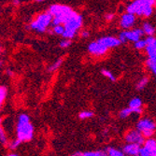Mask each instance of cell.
I'll list each match as a JSON object with an SVG mask.
<instances>
[{
    "label": "cell",
    "instance_id": "cell-1",
    "mask_svg": "<svg viewBox=\"0 0 156 156\" xmlns=\"http://www.w3.org/2000/svg\"><path fill=\"white\" fill-rule=\"evenodd\" d=\"M155 0H136L126 8V13L143 17H150L153 12Z\"/></svg>",
    "mask_w": 156,
    "mask_h": 156
},
{
    "label": "cell",
    "instance_id": "cell-2",
    "mask_svg": "<svg viewBox=\"0 0 156 156\" xmlns=\"http://www.w3.org/2000/svg\"><path fill=\"white\" fill-rule=\"evenodd\" d=\"M17 139L21 142L30 141L34 136V126L30 122V118L27 114H21L18 118L17 123Z\"/></svg>",
    "mask_w": 156,
    "mask_h": 156
},
{
    "label": "cell",
    "instance_id": "cell-3",
    "mask_svg": "<svg viewBox=\"0 0 156 156\" xmlns=\"http://www.w3.org/2000/svg\"><path fill=\"white\" fill-rule=\"evenodd\" d=\"M73 11L74 10L71 8L66 5H51L48 11L52 17L51 24L52 26L63 25L66 23V21L70 17V15L73 13Z\"/></svg>",
    "mask_w": 156,
    "mask_h": 156
},
{
    "label": "cell",
    "instance_id": "cell-4",
    "mask_svg": "<svg viewBox=\"0 0 156 156\" xmlns=\"http://www.w3.org/2000/svg\"><path fill=\"white\" fill-rule=\"evenodd\" d=\"M82 22L83 21H82L81 15H80L76 11H73V13L70 15V17L63 24L65 30H64V34L62 37L65 39H70V40L74 38L78 30L82 25Z\"/></svg>",
    "mask_w": 156,
    "mask_h": 156
},
{
    "label": "cell",
    "instance_id": "cell-5",
    "mask_svg": "<svg viewBox=\"0 0 156 156\" xmlns=\"http://www.w3.org/2000/svg\"><path fill=\"white\" fill-rule=\"evenodd\" d=\"M51 20L52 17L48 11L41 13L31 23L30 27L32 30H35L38 33H44L48 29V27L51 25Z\"/></svg>",
    "mask_w": 156,
    "mask_h": 156
},
{
    "label": "cell",
    "instance_id": "cell-6",
    "mask_svg": "<svg viewBox=\"0 0 156 156\" xmlns=\"http://www.w3.org/2000/svg\"><path fill=\"white\" fill-rule=\"evenodd\" d=\"M136 130L145 138H151L155 131V122L149 118H144L136 123Z\"/></svg>",
    "mask_w": 156,
    "mask_h": 156
},
{
    "label": "cell",
    "instance_id": "cell-7",
    "mask_svg": "<svg viewBox=\"0 0 156 156\" xmlns=\"http://www.w3.org/2000/svg\"><path fill=\"white\" fill-rule=\"evenodd\" d=\"M125 140L128 144H136L138 146L143 145L145 138L137 130H131L125 136Z\"/></svg>",
    "mask_w": 156,
    "mask_h": 156
},
{
    "label": "cell",
    "instance_id": "cell-8",
    "mask_svg": "<svg viewBox=\"0 0 156 156\" xmlns=\"http://www.w3.org/2000/svg\"><path fill=\"white\" fill-rule=\"evenodd\" d=\"M97 42L102 44L103 46H105L108 50L109 48L118 47L122 44L120 42V40L118 39V37H103L99 38L97 40Z\"/></svg>",
    "mask_w": 156,
    "mask_h": 156
},
{
    "label": "cell",
    "instance_id": "cell-9",
    "mask_svg": "<svg viewBox=\"0 0 156 156\" xmlns=\"http://www.w3.org/2000/svg\"><path fill=\"white\" fill-rule=\"evenodd\" d=\"M136 23V16L130 13H124L122 15L120 20V25L123 29H130Z\"/></svg>",
    "mask_w": 156,
    "mask_h": 156
},
{
    "label": "cell",
    "instance_id": "cell-10",
    "mask_svg": "<svg viewBox=\"0 0 156 156\" xmlns=\"http://www.w3.org/2000/svg\"><path fill=\"white\" fill-rule=\"evenodd\" d=\"M88 51L90 53H92L94 55L101 56V55H104L105 53H107L108 49L105 46H103L102 44L98 43L97 41H94L88 46Z\"/></svg>",
    "mask_w": 156,
    "mask_h": 156
},
{
    "label": "cell",
    "instance_id": "cell-11",
    "mask_svg": "<svg viewBox=\"0 0 156 156\" xmlns=\"http://www.w3.org/2000/svg\"><path fill=\"white\" fill-rule=\"evenodd\" d=\"M123 34H124L126 41L130 40L133 42L138 41L140 37L144 35L141 28H136V29H133V30H126V31H123Z\"/></svg>",
    "mask_w": 156,
    "mask_h": 156
},
{
    "label": "cell",
    "instance_id": "cell-12",
    "mask_svg": "<svg viewBox=\"0 0 156 156\" xmlns=\"http://www.w3.org/2000/svg\"><path fill=\"white\" fill-rule=\"evenodd\" d=\"M140 146L136 145V144H126L123 149H122V152L125 155H129V156H138L139 153V150H140Z\"/></svg>",
    "mask_w": 156,
    "mask_h": 156
},
{
    "label": "cell",
    "instance_id": "cell-13",
    "mask_svg": "<svg viewBox=\"0 0 156 156\" xmlns=\"http://www.w3.org/2000/svg\"><path fill=\"white\" fill-rule=\"evenodd\" d=\"M143 145V148H145L148 151L151 156H156V141L154 138H148L147 140H145Z\"/></svg>",
    "mask_w": 156,
    "mask_h": 156
},
{
    "label": "cell",
    "instance_id": "cell-14",
    "mask_svg": "<svg viewBox=\"0 0 156 156\" xmlns=\"http://www.w3.org/2000/svg\"><path fill=\"white\" fill-rule=\"evenodd\" d=\"M142 101H141L140 98H133L132 100L129 102V108L132 110V112H135V113H141L142 112Z\"/></svg>",
    "mask_w": 156,
    "mask_h": 156
},
{
    "label": "cell",
    "instance_id": "cell-15",
    "mask_svg": "<svg viewBox=\"0 0 156 156\" xmlns=\"http://www.w3.org/2000/svg\"><path fill=\"white\" fill-rule=\"evenodd\" d=\"M145 50L149 56V59L156 60V41L152 42L151 44L146 45Z\"/></svg>",
    "mask_w": 156,
    "mask_h": 156
},
{
    "label": "cell",
    "instance_id": "cell-16",
    "mask_svg": "<svg viewBox=\"0 0 156 156\" xmlns=\"http://www.w3.org/2000/svg\"><path fill=\"white\" fill-rule=\"evenodd\" d=\"M143 31L144 34L148 35L149 37H153L154 36V33H155V28L148 22H145L143 23V27L141 28Z\"/></svg>",
    "mask_w": 156,
    "mask_h": 156
},
{
    "label": "cell",
    "instance_id": "cell-17",
    "mask_svg": "<svg viewBox=\"0 0 156 156\" xmlns=\"http://www.w3.org/2000/svg\"><path fill=\"white\" fill-rule=\"evenodd\" d=\"M105 153H106L108 156H126L122 151L117 150V149H115V148H112V147L107 148Z\"/></svg>",
    "mask_w": 156,
    "mask_h": 156
},
{
    "label": "cell",
    "instance_id": "cell-18",
    "mask_svg": "<svg viewBox=\"0 0 156 156\" xmlns=\"http://www.w3.org/2000/svg\"><path fill=\"white\" fill-rule=\"evenodd\" d=\"M148 82H149V78H147V77L142 78V79H141V80L136 83V90H138V91L143 90V89L147 86Z\"/></svg>",
    "mask_w": 156,
    "mask_h": 156
},
{
    "label": "cell",
    "instance_id": "cell-19",
    "mask_svg": "<svg viewBox=\"0 0 156 156\" xmlns=\"http://www.w3.org/2000/svg\"><path fill=\"white\" fill-rule=\"evenodd\" d=\"M149 69L151 71V73L153 75L156 74V60H152V59H148L146 62Z\"/></svg>",
    "mask_w": 156,
    "mask_h": 156
},
{
    "label": "cell",
    "instance_id": "cell-20",
    "mask_svg": "<svg viewBox=\"0 0 156 156\" xmlns=\"http://www.w3.org/2000/svg\"><path fill=\"white\" fill-rule=\"evenodd\" d=\"M63 59H58L57 61H55L50 67H49V71L50 72H53V71H56V70H57L61 66H62V64H63Z\"/></svg>",
    "mask_w": 156,
    "mask_h": 156
},
{
    "label": "cell",
    "instance_id": "cell-21",
    "mask_svg": "<svg viewBox=\"0 0 156 156\" xmlns=\"http://www.w3.org/2000/svg\"><path fill=\"white\" fill-rule=\"evenodd\" d=\"M7 93H8V90L5 86H0V108L2 107V104L7 96Z\"/></svg>",
    "mask_w": 156,
    "mask_h": 156
},
{
    "label": "cell",
    "instance_id": "cell-22",
    "mask_svg": "<svg viewBox=\"0 0 156 156\" xmlns=\"http://www.w3.org/2000/svg\"><path fill=\"white\" fill-rule=\"evenodd\" d=\"M132 110L129 108H123V109H122L121 111H120V113H119V116H120V118H122V119H125V118H127L128 116H130L131 114H132Z\"/></svg>",
    "mask_w": 156,
    "mask_h": 156
},
{
    "label": "cell",
    "instance_id": "cell-23",
    "mask_svg": "<svg viewBox=\"0 0 156 156\" xmlns=\"http://www.w3.org/2000/svg\"><path fill=\"white\" fill-rule=\"evenodd\" d=\"M94 112L91 111V110H84L82 112H80L79 114V117L80 119L83 120V119H89V118H92L94 116Z\"/></svg>",
    "mask_w": 156,
    "mask_h": 156
},
{
    "label": "cell",
    "instance_id": "cell-24",
    "mask_svg": "<svg viewBox=\"0 0 156 156\" xmlns=\"http://www.w3.org/2000/svg\"><path fill=\"white\" fill-rule=\"evenodd\" d=\"M64 26L63 25H57V26H52V32L55 35L58 36H63L64 34Z\"/></svg>",
    "mask_w": 156,
    "mask_h": 156
},
{
    "label": "cell",
    "instance_id": "cell-25",
    "mask_svg": "<svg viewBox=\"0 0 156 156\" xmlns=\"http://www.w3.org/2000/svg\"><path fill=\"white\" fill-rule=\"evenodd\" d=\"M101 73H102L105 77H107L108 79H109L111 81H115V80H116L115 76L113 75L110 71H108V70H107V69H102V70H101Z\"/></svg>",
    "mask_w": 156,
    "mask_h": 156
},
{
    "label": "cell",
    "instance_id": "cell-26",
    "mask_svg": "<svg viewBox=\"0 0 156 156\" xmlns=\"http://www.w3.org/2000/svg\"><path fill=\"white\" fill-rule=\"evenodd\" d=\"M135 48L137 50H143L146 48V43L144 39H139L138 41L135 42Z\"/></svg>",
    "mask_w": 156,
    "mask_h": 156
},
{
    "label": "cell",
    "instance_id": "cell-27",
    "mask_svg": "<svg viewBox=\"0 0 156 156\" xmlns=\"http://www.w3.org/2000/svg\"><path fill=\"white\" fill-rule=\"evenodd\" d=\"M7 136H6V133L4 131V129L2 128V127H0V142H1L2 144L6 145L7 144Z\"/></svg>",
    "mask_w": 156,
    "mask_h": 156
},
{
    "label": "cell",
    "instance_id": "cell-28",
    "mask_svg": "<svg viewBox=\"0 0 156 156\" xmlns=\"http://www.w3.org/2000/svg\"><path fill=\"white\" fill-rule=\"evenodd\" d=\"M21 143H22V142H21L20 140H18V139L13 140L12 142H10V143L9 144V148L10 150H16L17 147H19V145H20Z\"/></svg>",
    "mask_w": 156,
    "mask_h": 156
},
{
    "label": "cell",
    "instance_id": "cell-29",
    "mask_svg": "<svg viewBox=\"0 0 156 156\" xmlns=\"http://www.w3.org/2000/svg\"><path fill=\"white\" fill-rule=\"evenodd\" d=\"M71 40L70 39H64V40H62L61 42H60V47L61 48H67V47H69L70 45H71Z\"/></svg>",
    "mask_w": 156,
    "mask_h": 156
},
{
    "label": "cell",
    "instance_id": "cell-30",
    "mask_svg": "<svg viewBox=\"0 0 156 156\" xmlns=\"http://www.w3.org/2000/svg\"><path fill=\"white\" fill-rule=\"evenodd\" d=\"M138 156H151L150 153L148 152V151L145 149V148H140L139 150V153H138Z\"/></svg>",
    "mask_w": 156,
    "mask_h": 156
},
{
    "label": "cell",
    "instance_id": "cell-31",
    "mask_svg": "<svg viewBox=\"0 0 156 156\" xmlns=\"http://www.w3.org/2000/svg\"><path fill=\"white\" fill-rule=\"evenodd\" d=\"M114 13H108L106 15V19L107 21H112L113 19H114Z\"/></svg>",
    "mask_w": 156,
    "mask_h": 156
},
{
    "label": "cell",
    "instance_id": "cell-32",
    "mask_svg": "<svg viewBox=\"0 0 156 156\" xmlns=\"http://www.w3.org/2000/svg\"><path fill=\"white\" fill-rule=\"evenodd\" d=\"M89 36H90L89 31H82V32H81V37H88Z\"/></svg>",
    "mask_w": 156,
    "mask_h": 156
},
{
    "label": "cell",
    "instance_id": "cell-33",
    "mask_svg": "<svg viewBox=\"0 0 156 156\" xmlns=\"http://www.w3.org/2000/svg\"><path fill=\"white\" fill-rule=\"evenodd\" d=\"M7 156H19V155L16 154V153H9V154H8Z\"/></svg>",
    "mask_w": 156,
    "mask_h": 156
},
{
    "label": "cell",
    "instance_id": "cell-34",
    "mask_svg": "<svg viewBox=\"0 0 156 156\" xmlns=\"http://www.w3.org/2000/svg\"><path fill=\"white\" fill-rule=\"evenodd\" d=\"M7 74H8V75H12V72L10 71V70L8 69V70H7Z\"/></svg>",
    "mask_w": 156,
    "mask_h": 156
},
{
    "label": "cell",
    "instance_id": "cell-35",
    "mask_svg": "<svg viewBox=\"0 0 156 156\" xmlns=\"http://www.w3.org/2000/svg\"><path fill=\"white\" fill-rule=\"evenodd\" d=\"M13 3L15 4V5H17V4H19V3H20V1H13Z\"/></svg>",
    "mask_w": 156,
    "mask_h": 156
},
{
    "label": "cell",
    "instance_id": "cell-36",
    "mask_svg": "<svg viewBox=\"0 0 156 156\" xmlns=\"http://www.w3.org/2000/svg\"><path fill=\"white\" fill-rule=\"evenodd\" d=\"M1 125H2V119L0 118V127H1Z\"/></svg>",
    "mask_w": 156,
    "mask_h": 156
},
{
    "label": "cell",
    "instance_id": "cell-37",
    "mask_svg": "<svg viewBox=\"0 0 156 156\" xmlns=\"http://www.w3.org/2000/svg\"><path fill=\"white\" fill-rule=\"evenodd\" d=\"M2 64H3V62H2V61H0V66H1V65H2Z\"/></svg>",
    "mask_w": 156,
    "mask_h": 156
},
{
    "label": "cell",
    "instance_id": "cell-38",
    "mask_svg": "<svg viewBox=\"0 0 156 156\" xmlns=\"http://www.w3.org/2000/svg\"><path fill=\"white\" fill-rule=\"evenodd\" d=\"M1 51H2V50H1V47H0V53H1Z\"/></svg>",
    "mask_w": 156,
    "mask_h": 156
},
{
    "label": "cell",
    "instance_id": "cell-39",
    "mask_svg": "<svg viewBox=\"0 0 156 156\" xmlns=\"http://www.w3.org/2000/svg\"><path fill=\"white\" fill-rule=\"evenodd\" d=\"M102 156H108V155H107V154L105 153V154H104V155H102Z\"/></svg>",
    "mask_w": 156,
    "mask_h": 156
}]
</instances>
